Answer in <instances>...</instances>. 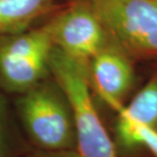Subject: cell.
<instances>
[{
    "instance_id": "cell-1",
    "label": "cell",
    "mask_w": 157,
    "mask_h": 157,
    "mask_svg": "<svg viewBox=\"0 0 157 157\" xmlns=\"http://www.w3.org/2000/svg\"><path fill=\"white\" fill-rule=\"evenodd\" d=\"M49 71L71 105L82 157H117L110 136L103 124L91 96L88 62L70 57L53 47Z\"/></svg>"
},
{
    "instance_id": "cell-2",
    "label": "cell",
    "mask_w": 157,
    "mask_h": 157,
    "mask_svg": "<svg viewBox=\"0 0 157 157\" xmlns=\"http://www.w3.org/2000/svg\"><path fill=\"white\" fill-rule=\"evenodd\" d=\"M15 107L21 124L35 149L77 150L71 105L51 75L17 95Z\"/></svg>"
},
{
    "instance_id": "cell-3",
    "label": "cell",
    "mask_w": 157,
    "mask_h": 157,
    "mask_svg": "<svg viewBox=\"0 0 157 157\" xmlns=\"http://www.w3.org/2000/svg\"><path fill=\"white\" fill-rule=\"evenodd\" d=\"M92 10L108 38L133 59H157V0H76Z\"/></svg>"
},
{
    "instance_id": "cell-4",
    "label": "cell",
    "mask_w": 157,
    "mask_h": 157,
    "mask_svg": "<svg viewBox=\"0 0 157 157\" xmlns=\"http://www.w3.org/2000/svg\"><path fill=\"white\" fill-rule=\"evenodd\" d=\"M52 49L43 25L0 36V89L20 95L48 77Z\"/></svg>"
},
{
    "instance_id": "cell-5",
    "label": "cell",
    "mask_w": 157,
    "mask_h": 157,
    "mask_svg": "<svg viewBox=\"0 0 157 157\" xmlns=\"http://www.w3.org/2000/svg\"><path fill=\"white\" fill-rule=\"evenodd\" d=\"M43 26L54 48L81 61L88 62L109 41L95 13L76 0L59 6Z\"/></svg>"
},
{
    "instance_id": "cell-6",
    "label": "cell",
    "mask_w": 157,
    "mask_h": 157,
    "mask_svg": "<svg viewBox=\"0 0 157 157\" xmlns=\"http://www.w3.org/2000/svg\"><path fill=\"white\" fill-rule=\"evenodd\" d=\"M91 89L118 111L135 81L133 59L110 40L88 61Z\"/></svg>"
},
{
    "instance_id": "cell-7",
    "label": "cell",
    "mask_w": 157,
    "mask_h": 157,
    "mask_svg": "<svg viewBox=\"0 0 157 157\" xmlns=\"http://www.w3.org/2000/svg\"><path fill=\"white\" fill-rule=\"evenodd\" d=\"M59 6V0H0V36L32 29Z\"/></svg>"
},
{
    "instance_id": "cell-8",
    "label": "cell",
    "mask_w": 157,
    "mask_h": 157,
    "mask_svg": "<svg viewBox=\"0 0 157 157\" xmlns=\"http://www.w3.org/2000/svg\"><path fill=\"white\" fill-rule=\"evenodd\" d=\"M117 115L137 124L157 128V74L147 82L127 106H122Z\"/></svg>"
},
{
    "instance_id": "cell-9",
    "label": "cell",
    "mask_w": 157,
    "mask_h": 157,
    "mask_svg": "<svg viewBox=\"0 0 157 157\" xmlns=\"http://www.w3.org/2000/svg\"><path fill=\"white\" fill-rule=\"evenodd\" d=\"M115 131L117 142L121 147L133 149L144 146L157 157V128L133 122L117 115Z\"/></svg>"
},
{
    "instance_id": "cell-10",
    "label": "cell",
    "mask_w": 157,
    "mask_h": 157,
    "mask_svg": "<svg viewBox=\"0 0 157 157\" xmlns=\"http://www.w3.org/2000/svg\"><path fill=\"white\" fill-rule=\"evenodd\" d=\"M14 148L13 134L9 124L7 112L0 99V157H14Z\"/></svg>"
},
{
    "instance_id": "cell-11",
    "label": "cell",
    "mask_w": 157,
    "mask_h": 157,
    "mask_svg": "<svg viewBox=\"0 0 157 157\" xmlns=\"http://www.w3.org/2000/svg\"><path fill=\"white\" fill-rule=\"evenodd\" d=\"M27 157H82L77 150H65V151H43L35 149Z\"/></svg>"
}]
</instances>
